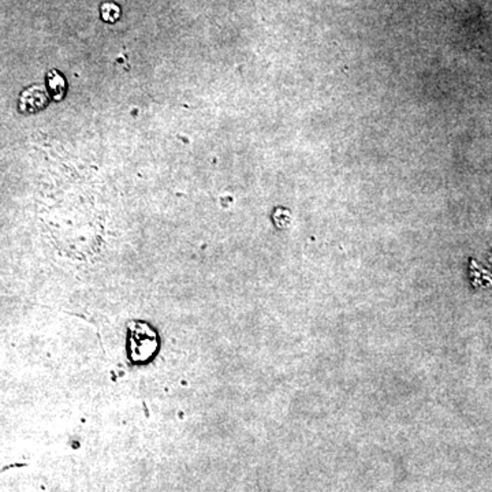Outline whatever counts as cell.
<instances>
[{
    "mask_svg": "<svg viewBox=\"0 0 492 492\" xmlns=\"http://www.w3.org/2000/svg\"><path fill=\"white\" fill-rule=\"evenodd\" d=\"M47 103H48V98H47L46 91L41 89L40 86H33L22 93L19 107L25 113H33L46 107Z\"/></svg>",
    "mask_w": 492,
    "mask_h": 492,
    "instance_id": "6da1fadb",
    "label": "cell"
},
{
    "mask_svg": "<svg viewBox=\"0 0 492 492\" xmlns=\"http://www.w3.org/2000/svg\"><path fill=\"white\" fill-rule=\"evenodd\" d=\"M48 88L51 95L56 100L63 98L66 88L63 77L59 73L52 71L48 76Z\"/></svg>",
    "mask_w": 492,
    "mask_h": 492,
    "instance_id": "7a4b0ae2",
    "label": "cell"
},
{
    "mask_svg": "<svg viewBox=\"0 0 492 492\" xmlns=\"http://www.w3.org/2000/svg\"><path fill=\"white\" fill-rule=\"evenodd\" d=\"M119 7L114 3H104L101 6V16L106 22H115L119 18Z\"/></svg>",
    "mask_w": 492,
    "mask_h": 492,
    "instance_id": "3957f363",
    "label": "cell"
},
{
    "mask_svg": "<svg viewBox=\"0 0 492 492\" xmlns=\"http://www.w3.org/2000/svg\"><path fill=\"white\" fill-rule=\"evenodd\" d=\"M274 220L279 227H286L290 222V213L287 210L285 211V208H278L274 213Z\"/></svg>",
    "mask_w": 492,
    "mask_h": 492,
    "instance_id": "277c9868",
    "label": "cell"
}]
</instances>
